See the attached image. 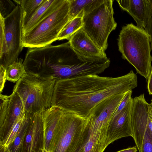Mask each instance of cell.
Here are the masks:
<instances>
[{
    "label": "cell",
    "instance_id": "33",
    "mask_svg": "<svg viewBox=\"0 0 152 152\" xmlns=\"http://www.w3.org/2000/svg\"><path fill=\"white\" fill-rule=\"evenodd\" d=\"M42 152H51L49 151H48L44 148L43 149V151Z\"/></svg>",
    "mask_w": 152,
    "mask_h": 152
},
{
    "label": "cell",
    "instance_id": "31",
    "mask_svg": "<svg viewBox=\"0 0 152 152\" xmlns=\"http://www.w3.org/2000/svg\"><path fill=\"white\" fill-rule=\"evenodd\" d=\"M148 114L152 120V99L151 100V102L149 105Z\"/></svg>",
    "mask_w": 152,
    "mask_h": 152
},
{
    "label": "cell",
    "instance_id": "18",
    "mask_svg": "<svg viewBox=\"0 0 152 152\" xmlns=\"http://www.w3.org/2000/svg\"><path fill=\"white\" fill-rule=\"evenodd\" d=\"M28 113L23 110L16 121L3 140L0 141V151L5 152L17 137Z\"/></svg>",
    "mask_w": 152,
    "mask_h": 152
},
{
    "label": "cell",
    "instance_id": "29",
    "mask_svg": "<svg viewBox=\"0 0 152 152\" xmlns=\"http://www.w3.org/2000/svg\"><path fill=\"white\" fill-rule=\"evenodd\" d=\"M137 148L134 146L124 149L116 152H137Z\"/></svg>",
    "mask_w": 152,
    "mask_h": 152
},
{
    "label": "cell",
    "instance_id": "27",
    "mask_svg": "<svg viewBox=\"0 0 152 152\" xmlns=\"http://www.w3.org/2000/svg\"><path fill=\"white\" fill-rule=\"evenodd\" d=\"M144 28L150 37L151 50H152V17L149 19Z\"/></svg>",
    "mask_w": 152,
    "mask_h": 152
},
{
    "label": "cell",
    "instance_id": "26",
    "mask_svg": "<svg viewBox=\"0 0 152 152\" xmlns=\"http://www.w3.org/2000/svg\"><path fill=\"white\" fill-rule=\"evenodd\" d=\"M6 79V69L0 65V92L3 89Z\"/></svg>",
    "mask_w": 152,
    "mask_h": 152
},
{
    "label": "cell",
    "instance_id": "25",
    "mask_svg": "<svg viewBox=\"0 0 152 152\" xmlns=\"http://www.w3.org/2000/svg\"><path fill=\"white\" fill-rule=\"evenodd\" d=\"M132 92V91L131 90L129 91L126 93L123 99L118 106L113 114H116L119 113L126 106L132 98H131V96Z\"/></svg>",
    "mask_w": 152,
    "mask_h": 152
},
{
    "label": "cell",
    "instance_id": "3",
    "mask_svg": "<svg viewBox=\"0 0 152 152\" xmlns=\"http://www.w3.org/2000/svg\"><path fill=\"white\" fill-rule=\"evenodd\" d=\"M118 45L122 58L148 80L152 69V56L150 37L144 28L132 23L123 26L118 39Z\"/></svg>",
    "mask_w": 152,
    "mask_h": 152
},
{
    "label": "cell",
    "instance_id": "13",
    "mask_svg": "<svg viewBox=\"0 0 152 152\" xmlns=\"http://www.w3.org/2000/svg\"><path fill=\"white\" fill-rule=\"evenodd\" d=\"M68 40L72 48L83 55L93 58H107L105 51L95 43L82 28Z\"/></svg>",
    "mask_w": 152,
    "mask_h": 152
},
{
    "label": "cell",
    "instance_id": "30",
    "mask_svg": "<svg viewBox=\"0 0 152 152\" xmlns=\"http://www.w3.org/2000/svg\"><path fill=\"white\" fill-rule=\"evenodd\" d=\"M146 1L150 10L151 17H152V0H146Z\"/></svg>",
    "mask_w": 152,
    "mask_h": 152
},
{
    "label": "cell",
    "instance_id": "7",
    "mask_svg": "<svg viewBox=\"0 0 152 152\" xmlns=\"http://www.w3.org/2000/svg\"><path fill=\"white\" fill-rule=\"evenodd\" d=\"M17 5L8 16L0 15V65L6 69L15 61L22 50V11Z\"/></svg>",
    "mask_w": 152,
    "mask_h": 152
},
{
    "label": "cell",
    "instance_id": "8",
    "mask_svg": "<svg viewBox=\"0 0 152 152\" xmlns=\"http://www.w3.org/2000/svg\"><path fill=\"white\" fill-rule=\"evenodd\" d=\"M113 0H105L100 5L83 17V30L101 49L108 46L109 36L117 26L113 17Z\"/></svg>",
    "mask_w": 152,
    "mask_h": 152
},
{
    "label": "cell",
    "instance_id": "32",
    "mask_svg": "<svg viewBox=\"0 0 152 152\" xmlns=\"http://www.w3.org/2000/svg\"><path fill=\"white\" fill-rule=\"evenodd\" d=\"M149 126L152 132V120L150 117L149 122Z\"/></svg>",
    "mask_w": 152,
    "mask_h": 152
},
{
    "label": "cell",
    "instance_id": "6",
    "mask_svg": "<svg viewBox=\"0 0 152 152\" xmlns=\"http://www.w3.org/2000/svg\"><path fill=\"white\" fill-rule=\"evenodd\" d=\"M88 131L87 118L64 111L57 124L49 151L79 152L87 141Z\"/></svg>",
    "mask_w": 152,
    "mask_h": 152
},
{
    "label": "cell",
    "instance_id": "4",
    "mask_svg": "<svg viewBox=\"0 0 152 152\" xmlns=\"http://www.w3.org/2000/svg\"><path fill=\"white\" fill-rule=\"evenodd\" d=\"M57 80L52 77L26 73L16 82L13 91L20 98L25 111L34 114L51 107Z\"/></svg>",
    "mask_w": 152,
    "mask_h": 152
},
{
    "label": "cell",
    "instance_id": "9",
    "mask_svg": "<svg viewBox=\"0 0 152 152\" xmlns=\"http://www.w3.org/2000/svg\"><path fill=\"white\" fill-rule=\"evenodd\" d=\"M149 104L146 101L144 94L132 98L131 125L132 137L139 152H141L145 132L150 118Z\"/></svg>",
    "mask_w": 152,
    "mask_h": 152
},
{
    "label": "cell",
    "instance_id": "28",
    "mask_svg": "<svg viewBox=\"0 0 152 152\" xmlns=\"http://www.w3.org/2000/svg\"><path fill=\"white\" fill-rule=\"evenodd\" d=\"M147 89L150 95H152V69L148 80Z\"/></svg>",
    "mask_w": 152,
    "mask_h": 152
},
{
    "label": "cell",
    "instance_id": "15",
    "mask_svg": "<svg viewBox=\"0 0 152 152\" xmlns=\"http://www.w3.org/2000/svg\"><path fill=\"white\" fill-rule=\"evenodd\" d=\"M64 111L51 106L42 112L43 121L44 148L49 151L57 124Z\"/></svg>",
    "mask_w": 152,
    "mask_h": 152
},
{
    "label": "cell",
    "instance_id": "1",
    "mask_svg": "<svg viewBox=\"0 0 152 152\" xmlns=\"http://www.w3.org/2000/svg\"><path fill=\"white\" fill-rule=\"evenodd\" d=\"M137 85V76L132 70L117 77L90 75L57 80L51 106L87 118L102 102L112 96L131 91Z\"/></svg>",
    "mask_w": 152,
    "mask_h": 152
},
{
    "label": "cell",
    "instance_id": "16",
    "mask_svg": "<svg viewBox=\"0 0 152 152\" xmlns=\"http://www.w3.org/2000/svg\"><path fill=\"white\" fill-rule=\"evenodd\" d=\"M58 0H44L29 18L22 25V35L27 33L43 20L51 11Z\"/></svg>",
    "mask_w": 152,
    "mask_h": 152
},
{
    "label": "cell",
    "instance_id": "20",
    "mask_svg": "<svg viewBox=\"0 0 152 152\" xmlns=\"http://www.w3.org/2000/svg\"><path fill=\"white\" fill-rule=\"evenodd\" d=\"M22 11V25L29 18L44 0H13Z\"/></svg>",
    "mask_w": 152,
    "mask_h": 152
},
{
    "label": "cell",
    "instance_id": "12",
    "mask_svg": "<svg viewBox=\"0 0 152 152\" xmlns=\"http://www.w3.org/2000/svg\"><path fill=\"white\" fill-rule=\"evenodd\" d=\"M42 112L31 115L23 152H42L44 149Z\"/></svg>",
    "mask_w": 152,
    "mask_h": 152
},
{
    "label": "cell",
    "instance_id": "10",
    "mask_svg": "<svg viewBox=\"0 0 152 152\" xmlns=\"http://www.w3.org/2000/svg\"><path fill=\"white\" fill-rule=\"evenodd\" d=\"M0 141L5 138L21 115L23 107L18 94L13 91L9 96L0 93Z\"/></svg>",
    "mask_w": 152,
    "mask_h": 152
},
{
    "label": "cell",
    "instance_id": "11",
    "mask_svg": "<svg viewBox=\"0 0 152 152\" xmlns=\"http://www.w3.org/2000/svg\"><path fill=\"white\" fill-rule=\"evenodd\" d=\"M132 98L119 113L113 114L108 129L107 144L122 138L132 137L131 125Z\"/></svg>",
    "mask_w": 152,
    "mask_h": 152
},
{
    "label": "cell",
    "instance_id": "24",
    "mask_svg": "<svg viewBox=\"0 0 152 152\" xmlns=\"http://www.w3.org/2000/svg\"><path fill=\"white\" fill-rule=\"evenodd\" d=\"M141 152H152V132L149 123L145 132Z\"/></svg>",
    "mask_w": 152,
    "mask_h": 152
},
{
    "label": "cell",
    "instance_id": "22",
    "mask_svg": "<svg viewBox=\"0 0 152 152\" xmlns=\"http://www.w3.org/2000/svg\"><path fill=\"white\" fill-rule=\"evenodd\" d=\"M23 60L18 58L6 68V79L12 82L18 81L26 73L24 66Z\"/></svg>",
    "mask_w": 152,
    "mask_h": 152
},
{
    "label": "cell",
    "instance_id": "2",
    "mask_svg": "<svg viewBox=\"0 0 152 152\" xmlns=\"http://www.w3.org/2000/svg\"><path fill=\"white\" fill-rule=\"evenodd\" d=\"M107 58H93L82 55L74 49L68 41L61 57L48 64L46 74L57 80L97 75L108 68Z\"/></svg>",
    "mask_w": 152,
    "mask_h": 152
},
{
    "label": "cell",
    "instance_id": "21",
    "mask_svg": "<svg viewBox=\"0 0 152 152\" xmlns=\"http://www.w3.org/2000/svg\"><path fill=\"white\" fill-rule=\"evenodd\" d=\"M83 17L77 16L69 20L59 34L58 40H69L82 28L83 26Z\"/></svg>",
    "mask_w": 152,
    "mask_h": 152
},
{
    "label": "cell",
    "instance_id": "14",
    "mask_svg": "<svg viewBox=\"0 0 152 152\" xmlns=\"http://www.w3.org/2000/svg\"><path fill=\"white\" fill-rule=\"evenodd\" d=\"M120 8L133 18L137 26L144 28L151 17L146 0H117Z\"/></svg>",
    "mask_w": 152,
    "mask_h": 152
},
{
    "label": "cell",
    "instance_id": "5",
    "mask_svg": "<svg viewBox=\"0 0 152 152\" xmlns=\"http://www.w3.org/2000/svg\"><path fill=\"white\" fill-rule=\"evenodd\" d=\"M69 0H58L49 13L31 31L22 36L23 47L41 48L58 40L69 21Z\"/></svg>",
    "mask_w": 152,
    "mask_h": 152
},
{
    "label": "cell",
    "instance_id": "17",
    "mask_svg": "<svg viewBox=\"0 0 152 152\" xmlns=\"http://www.w3.org/2000/svg\"><path fill=\"white\" fill-rule=\"evenodd\" d=\"M105 0H69V20L79 16L83 17L102 3Z\"/></svg>",
    "mask_w": 152,
    "mask_h": 152
},
{
    "label": "cell",
    "instance_id": "23",
    "mask_svg": "<svg viewBox=\"0 0 152 152\" xmlns=\"http://www.w3.org/2000/svg\"><path fill=\"white\" fill-rule=\"evenodd\" d=\"M17 4L12 0H0V15L5 18L14 10Z\"/></svg>",
    "mask_w": 152,
    "mask_h": 152
},
{
    "label": "cell",
    "instance_id": "19",
    "mask_svg": "<svg viewBox=\"0 0 152 152\" xmlns=\"http://www.w3.org/2000/svg\"><path fill=\"white\" fill-rule=\"evenodd\" d=\"M28 116L13 142L4 152H23L24 142L30 122L31 115Z\"/></svg>",
    "mask_w": 152,
    "mask_h": 152
},
{
    "label": "cell",
    "instance_id": "34",
    "mask_svg": "<svg viewBox=\"0 0 152 152\" xmlns=\"http://www.w3.org/2000/svg\"><path fill=\"white\" fill-rule=\"evenodd\" d=\"M0 152H4L2 151H0Z\"/></svg>",
    "mask_w": 152,
    "mask_h": 152
}]
</instances>
